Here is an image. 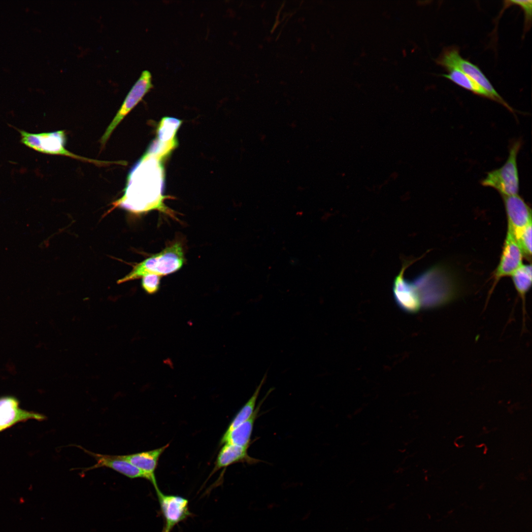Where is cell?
I'll return each instance as SVG.
<instances>
[{"label": "cell", "instance_id": "obj_16", "mask_svg": "<svg viewBox=\"0 0 532 532\" xmlns=\"http://www.w3.org/2000/svg\"><path fill=\"white\" fill-rule=\"evenodd\" d=\"M512 281L523 303V312L524 316L525 310V297L532 285V266L522 265L511 275Z\"/></svg>", "mask_w": 532, "mask_h": 532}, {"label": "cell", "instance_id": "obj_1", "mask_svg": "<svg viewBox=\"0 0 532 532\" xmlns=\"http://www.w3.org/2000/svg\"><path fill=\"white\" fill-rule=\"evenodd\" d=\"M162 160L146 153L130 174L123 196L112 203L131 213L140 214L157 210L175 218L174 211L164 203V168Z\"/></svg>", "mask_w": 532, "mask_h": 532}, {"label": "cell", "instance_id": "obj_5", "mask_svg": "<svg viewBox=\"0 0 532 532\" xmlns=\"http://www.w3.org/2000/svg\"><path fill=\"white\" fill-rule=\"evenodd\" d=\"M20 133V141L25 146L40 153L68 156L96 165L113 164V162L98 161L75 155L65 147L66 136L64 131L33 133L16 128Z\"/></svg>", "mask_w": 532, "mask_h": 532}, {"label": "cell", "instance_id": "obj_17", "mask_svg": "<svg viewBox=\"0 0 532 532\" xmlns=\"http://www.w3.org/2000/svg\"><path fill=\"white\" fill-rule=\"evenodd\" d=\"M447 70L448 73L442 74L443 77L474 94L491 99L490 95L484 89L464 72L454 68Z\"/></svg>", "mask_w": 532, "mask_h": 532}, {"label": "cell", "instance_id": "obj_3", "mask_svg": "<svg viewBox=\"0 0 532 532\" xmlns=\"http://www.w3.org/2000/svg\"><path fill=\"white\" fill-rule=\"evenodd\" d=\"M522 144L520 139L512 143L505 164L499 168L488 172L481 181L482 185L497 190L502 196L518 194L519 178L517 158Z\"/></svg>", "mask_w": 532, "mask_h": 532}, {"label": "cell", "instance_id": "obj_8", "mask_svg": "<svg viewBox=\"0 0 532 532\" xmlns=\"http://www.w3.org/2000/svg\"><path fill=\"white\" fill-rule=\"evenodd\" d=\"M413 262V260L403 261L401 269L395 277L393 284V296L397 304L402 310L411 313L417 312L422 307L416 288L412 282L404 277L405 269Z\"/></svg>", "mask_w": 532, "mask_h": 532}, {"label": "cell", "instance_id": "obj_9", "mask_svg": "<svg viewBox=\"0 0 532 532\" xmlns=\"http://www.w3.org/2000/svg\"><path fill=\"white\" fill-rule=\"evenodd\" d=\"M18 399L12 396L0 397V432L20 422L29 420L42 421L46 419L43 414L21 408Z\"/></svg>", "mask_w": 532, "mask_h": 532}, {"label": "cell", "instance_id": "obj_21", "mask_svg": "<svg viewBox=\"0 0 532 532\" xmlns=\"http://www.w3.org/2000/svg\"><path fill=\"white\" fill-rule=\"evenodd\" d=\"M161 276L149 274L142 277L141 286L143 289L148 294L157 293L160 288Z\"/></svg>", "mask_w": 532, "mask_h": 532}, {"label": "cell", "instance_id": "obj_12", "mask_svg": "<svg viewBox=\"0 0 532 532\" xmlns=\"http://www.w3.org/2000/svg\"><path fill=\"white\" fill-rule=\"evenodd\" d=\"M76 446L93 457L97 461L96 464L91 466L82 468L83 471L106 467L110 468L130 478H142L149 480V476L145 473L128 461L120 459L118 455L98 454L90 451L80 445Z\"/></svg>", "mask_w": 532, "mask_h": 532}, {"label": "cell", "instance_id": "obj_18", "mask_svg": "<svg viewBox=\"0 0 532 532\" xmlns=\"http://www.w3.org/2000/svg\"><path fill=\"white\" fill-rule=\"evenodd\" d=\"M266 378V373L265 374L259 385L257 387L253 395L246 403L237 413L230 423L225 432H230L246 420L252 416L255 410L256 403L263 385Z\"/></svg>", "mask_w": 532, "mask_h": 532}, {"label": "cell", "instance_id": "obj_7", "mask_svg": "<svg viewBox=\"0 0 532 532\" xmlns=\"http://www.w3.org/2000/svg\"><path fill=\"white\" fill-rule=\"evenodd\" d=\"M155 489L164 519L162 532H171L176 525L192 515L189 500L180 496L165 494L158 487Z\"/></svg>", "mask_w": 532, "mask_h": 532}, {"label": "cell", "instance_id": "obj_20", "mask_svg": "<svg viewBox=\"0 0 532 532\" xmlns=\"http://www.w3.org/2000/svg\"><path fill=\"white\" fill-rule=\"evenodd\" d=\"M514 236L522 251L523 255H525L527 258L531 257L532 254V222Z\"/></svg>", "mask_w": 532, "mask_h": 532}, {"label": "cell", "instance_id": "obj_2", "mask_svg": "<svg viewBox=\"0 0 532 532\" xmlns=\"http://www.w3.org/2000/svg\"><path fill=\"white\" fill-rule=\"evenodd\" d=\"M185 260L182 245L176 241L135 265L130 273L117 281V283L135 280L149 274L161 276L172 273L182 267Z\"/></svg>", "mask_w": 532, "mask_h": 532}, {"label": "cell", "instance_id": "obj_10", "mask_svg": "<svg viewBox=\"0 0 532 532\" xmlns=\"http://www.w3.org/2000/svg\"><path fill=\"white\" fill-rule=\"evenodd\" d=\"M523 256L513 233L507 229L500 261L495 272V283L503 277L511 276L521 266Z\"/></svg>", "mask_w": 532, "mask_h": 532}, {"label": "cell", "instance_id": "obj_19", "mask_svg": "<svg viewBox=\"0 0 532 532\" xmlns=\"http://www.w3.org/2000/svg\"><path fill=\"white\" fill-rule=\"evenodd\" d=\"M182 121L176 118L165 117L159 124L157 139L163 142L177 141L176 133Z\"/></svg>", "mask_w": 532, "mask_h": 532}, {"label": "cell", "instance_id": "obj_6", "mask_svg": "<svg viewBox=\"0 0 532 532\" xmlns=\"http://www.w3.org/2000/svg\"><path fill=\"white\" fill-rule=\"evenodd\" d=\"M153 88L151 72L147 70H143L127 94L115 116L104 133L100 141L101 146L104 145L113 131L124 117Z\"/></svg>", "mask_w": 532, "mask_h": 532}, {"label": "cell", "instance_id": "obj_14", "mask_svg": "<svg viewBox=\"0 0 532 532\" xmlns=\"http://www.w3.org/2000/svg\"><path fill=\"white\" fill-rule=\"evenodd\" d=\"M248 447L229 443L224 444L218 454L212 474L220 469L235 463L253 465L261 462L248 455Z\"/></svg>", "mask_w": 532, "mask_h": 532}, {"label": "cell", "instance_id": "obj_11", "mask_svg": "<svg viewBox=\"0 0 532 532\" xmlns=\"http://www.w3.org/2000/svg\"><path fill=\"white\" fill-rule=\"evenodd\" d=\"M502 197L507 217V229L515 235L532 222L531 209L518 194Z\"/></svg>", "mask_w": 532, "mask_h": 532}, {"label": "cell", "instance_id": "obj_13", "mask_svg": "<svg viewBox=\"0 0 532 532\" xmlns=\"http://www.w3.org/2000/svg\"><path fill=\"white\" fill-rule=\"evenodd\" d=\"M169 443L154 450L132 454L118 455L120 459L128 461L144 473L149 477V481L155 488L158 487L155 475L159 459L169 446Z\"/></svg>", "mask_w": 532, "mask_h": 532}, {"label": "cell", "instance_id": "obj_4", "mask_svg": "<svg viewBox=\"0 0 532 532\" xmlns=\"http://www.w3.org/2000/svg\"><path fill=\"white\" fill-rule=\"evenodd\" d=\"M436 63L447 69L452 68L459 69L484 89L490 95L491 100L502 104L512 112H514L513 108L497 92L479 68L461 56L458 47L445 48L436 59Z\"/></svg>", "mask_w": 532, "mask_h": 532}, {"label": "cell", "instance_id": "obj_22", "mask_svg": "<svg viewBox=\"0 0 532 532\" xmlns=\"http://www.w3.org/2000/svg\"><path fill=\"white\" fill-rule=\"evenodd\" d=\"M506 5H517L519 6L524 11L525 14V32L528 31L531 27L532 23V0H507Z\"/></svg>", "mask_w": 532, "mask_h": 532}, {"label": "cell", "instance_id": "obj_15", "mask_svg": "<svg viewBox=\"0 0 532 532\" xmlns=\"http://www.w3.org/2000/svg\"><path fill=\"white\" fill-rule=\"evenodd\" d=\"M272 390V389H270L265 397L259 403L250 418L233 430L224 433L220 441L221 444L229 443L240 446H249L254 423L257 418L260 407L265 399Z\"/></svg>", "mask_w": 532, "mask_h": 532}]
</instances>
